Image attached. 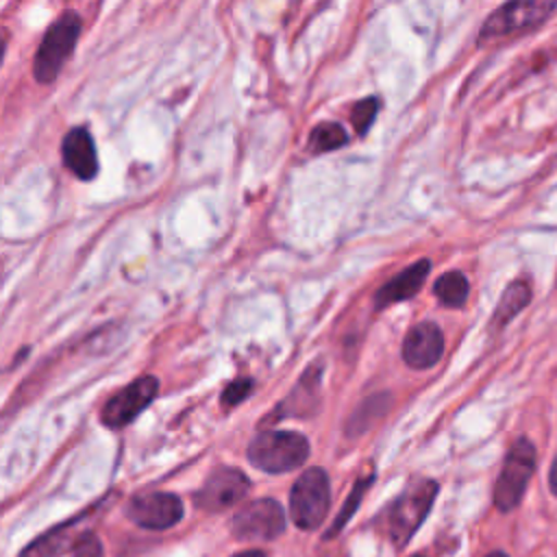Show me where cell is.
Returning a JSON list of instances; mask_svg holds the SVG:
<instances>
[{
  "label": "cell",
  "instance_id": "obj_1",
  "mask_svg": "<svg viewBox=\"0 0 557 557\" xmlns=\"http://www.w3.org/2000/svg\"><path fill=\"white\" fill-rule=\"evenodd\" d=\"M248 461L263 472H289L309 457V442L294 431H261L248 444Z\"/></svg>",
  "mask_w": 557,
  "mask_h": 557
},
{
  "label": "cell",
  "instance_id": "obj_2",
  "mask_svg": "<svg viewBox=\"0 0 557 557\" xmlns=\"http://www.w3.org/2000/svg\"><path fill=\"white\" fill-rule=\"evenodd\" d=\"M81 26L83 22L76 11H63L61 17L48 26L33 59V76L37 83L48 85L59 76L61 67L76 48Z\"/></svg>",
  "mask_w": 557,
  "mask_h": 557
},
{
  "label": "cell",
  "instance_id": "obj_3",
  "mask_svg": "<svg viewBox=\"0 0 557 557\" xmlns=\"http://www.w3.org/2000/svg\"><path fill=\"white\" fill-rule=\"evenodd\" d=\"M331 503L329 476L322 468L305 470L289 492V513L296 527L311 531L322 524Z\"/></svg>",
  "mask_w": 557,
  "mask_h": 557
},
{
  "label": "cell",
  "instance_id": "obj_4",
  "mask_svg": "<svg viewBox=\"0 0 557 557\" xmlns=\"http://www.w3.org/2000/svg\"><path fill=\"white\" fill-rule=\"evenodd\" d=\"M437 494V483L431 479H418L407 485V490L396 498L389 509V535L396 546L409 542L416 529L426 518Z\"/></svg>",
  "mask_w": 557,
  "mask_h": 557
},
{
  "label": "cell",
  "instance_id": "obj_5",
  "mask_svg": "<svg viewBox=\"0 0 557 557\" xmlns=\"http://www.w3.org/2000/svg\"><path fill=\"white\" fill-rule=\"evenodd\" d=\"M535 470V448L529 440L520 437L511 444L503 470L494 485V505L500 511H511L518 507L527 483Z\"/></svg>",
  "mask_w": 557,
  "mask_h": 557
},
{
  "label": "cell",
  "instance_id": "obj_6",
  "mask_svg": "<svg viewBox=\"0 0 557 557\" xmlns=\"http://www.w3.org/2000/svg\"><path fill=\"white\" fill-rule=\"evenodd\" d=\"M557 9L555 2H507L498 7L481 26L479 41H492L540 26Z\"/></svg>",
  "mask_w": 557,
  "mask_h": 557
},
{
  "label": "cell",
  "instance_id": "obj_7",
  "mask_svg": "<svg viewBox=\"0 0 557 557\" xmlns=\"http://www.w3.org/2000/svg\"><path fill=\"white\" fill-rule=\"evenodd\" d=\"M159 381L152 374L137 376L124 389L113 394L100 411V420L109 429H122L131 424L157 396Z\"/></svg>",
  "mask_w": 557,
  "mask_h": 557
},
{
  "label": "cell",
  "instance_id": "obj_8",
  "mask_svg": "<svg viewBox=\"0 0 557 557\" xmlns=\"http://www.w3.org/2000/svg\"><path fill=\"white\" fill-rule=\"evenodd\" d=\"M285 529V513L274 498H259L244 505L233 518V533L244 542L274 540Z\"/></svg>",
  "mask_w": 557,
  "mask_h": 557
},
{
  "label": "cell",
  "instance_id": "obj_9",
  "mask_svg": "<svg viewBox=\"0 0 557 557\" xmlns=\"http://www.w3.org/2000/svg\"><path fill=\"white\" fill-rule=\"evenodd\" d=\"M248 476L237 468H218L207 476L202 487L196 492L194 500L198 509L218 513L239 503L248 494Z\"/></svg>",
  "mask_w": 557,
  "mask_h": 557
},
{
  "label": "cell",
  "instance_id": "obj_10",
  "mask_svg": "<svg viewBox=\"0 0 557 557\" xmlns=\"http://www.w3.org/2000/svg\"><path fill=\"white\" fill-rule=\"evenodd\" d=\"M126 513L141 529L163 531L174 527L183 518V503L176 494L150 492V494L135 496L128 503Z\"/></svg>",
  "mask_w": 557,
  "mask_h": 557
},
{
  "label": "cell",
  "instance_id": "obj_11",
  "mask_svg": "<svg viewBox=\"0 0 557 557\" xmlns=\"http://www.w3.org/2000/svg\"><path fill=\"white\" fill-rule=\"evenodd\" d=\"M444 355V335L435 322L413 324L403 339V359L409 368H433Z\"/></svg>",
  "mask_w": 557,
  "mask_h": 557
},
{
  "label": "cell",
  "instance_id": "obj_12",
  "mask_svg": "<svg viewBox=\"0 0 557 557\" xmlns=\"http://www.w3.org/2000/svg\"><path fill=\"white\" fill-rule=\"evenodd\" d=\"M61 157L65 168L81 181H91L98 174V154L91 133L85 126H74L61 141Z\"/></svg>",
  "mask_w": 557,
  "mask_h": 557
},
{
  "label": "cell",
  "instance_id": "obj_13",
  "mask_svg": "<svg viewBox=\"0 0 557 557\" xmlns=\"http://www.w3.org/2000/svg\"><path fill=\"white\" fill-rule=\"evenodd\" d=\"M431 272V261L429 259H418L411 265H407L403 272H398L392 281H387L383 287L376 289L374 294V307L385 309L389 305L409 300L420 292L424 285V278Z\"/></svg>",
  "mask_w": 557,
  "mask_h": 557
},
{
  "label": "cell",
  "instance_id": "obj_14",
  "mask_svg": "<svg viewBox=\"0 0 557 557\" xmlns=\"http://www.w3.org/2000/svg\"><path fill=\"white\" fill-rule=\"evenodd\" d=\"M320 400V366H309L298 379L296 387L276 407V416H311Z\"/></svg>",
  "mask_w": 557,
  "mask_h": 557
},
{
  "label": "cell",
  "instance_id": "obj_15",
  "mask_svg": "<svg viewBox=\"0 0 557 557\" xmlns=\"http://www.w3.org/2000/svg\"><path fill=\"white\" fill-rule=\"evenodd\" d=\"M531 302V287L527 281H513L505 287L496 309H494V318H492V324L496 329L505 326L511 318H516L527 305Z\"/></svg>",
  "mask_w": 557,
  "mask_h": 557
},
{
  "label": "cell",
  "instance_id": "obj_16",
  "mask_svg": "<svg viewBox=\"0 0 557 557\" xmlns=\"http://www.w3.org/2000/svg\"><path fill=\"white\" fill-rule=\"evenodd\" d=\"M468 292H470L468 278L459 270H450V272L440 274L435 285H433V294L437 296V300L444 307H453V309H459V307L466 305Z\"/></svg>",
  "mask_w": 557,
  "mask_h": 557
},
{
  "label": "cell",
  "instance_id": "obj_17",
  "mask_svg": "<svg viewBox=\"0 0 557 557\" xmlns=\"http://www.w3.org/2000/svg\"><path fill=\"white\" fill-rule=\"evenodd\" d=\"M72 524L74 522H67L63 527L48 531L46 535H41L33 544H28L26 550L22 553V557H59L61 553H65L70 548V544L74 540Z\"/></svg>",
  "mask_w": 557,
  "mask_h": 557
},
{
  "label": "cell",
  "instance_id": "obj_18",
  "mask_svg": "<svg viewBox=\"0 0 557 557\" xmlns=\"http://www.w3.org/2000/svg\"><path fill=\"white\" fill-rule=\"evenodd\" d=\"M348 144V133L337 122H322L309 135V150L320 154L329 150H337Z\"/></svg>",
  "mask_w": 557,
  "mask_h": 557
},
{
  "label": "cell",
  "instance_id": "obj_19",
  "mask_svg": "<svg viewBox=\"0 0 557 557\" xmlns=\"http://www.w3.org/2000/svg\"><path fill=\"white\" fill-rule=\"evenodd\" d=\"M370 483H372V474H370V476H363V479H359V481L355 483V487H352V492H350L348 500L344 503V507H342L339 516L335 518V524L331 527V531H329V535H326V537L337 535V533H339V529L350 520V516L355 513V509H357V505L361 503V496H363V492L368 490V485H370Z\"/></svg>",
  "mask_w": 557,
  "mask_h": 557
},
{
  "label": "cell",
  "instance_id": "obj_20",
  "mask_svg": "<svg viewBox=\"0 0 557 557\" xmlns=\"http://www.w3.org/2000/svg\"><path fill=\"white\" fill-rule=\"evenodd\" d=\"M379 113V98L376 96H370V98H363L359 102H355L352 111H350V120H352V126L359 135H366L370 124L374 122Z\"/></svg>",
  "mask_w": 557,
  "mask_h": 557
},
{
  "label": "cell",
  "instance_id": "obj_21",
  "mask_svg": "<svg viewBox=\"0 0 557 557\" xmlns=\"http://www.w3.org/2000/svg\"><path fill=\"white\" fill-rule=\"evenodd\" d=\"M252 387H255V381H252L250 376H239V379L231 381V383L222 389L220 400H222L224 407H235V405H239L244 398L250 396Z\"/></svg>",
  "mask_w": 557,
  "mask_h": 557
},
{
  "label": "cell",
  "instance_id": "obj_22",
  "mask_svg": "<svg viewBox=\"0 0 557 557\" xmlns=\"http://www.w3.org/2000/svg\"><path fill=\"white\" fill-rule=\"evenodd\" d=\"M74 557H100V544L91 533L81 535L74 542Z\"/></svg>",
  "mask_w": 557,
  "mask_h": 557
},
{
  "label": "cell",
  "instance_id": "obj_23",
  "mask_svg": "<svg viewBox=\"0 0 557 557\" xmlns=\"http://www.w3.org/2000/svg\"><path fill=\"white\" fill-rule=\"evenodd\" d=\"M548 485H550V492L557 496V457L550 466V474H548Z\"/></svg>",
  "mask_w": 557,
  "mask_h": 557
},
{
  "label": "cell",
  "instance_id": "obj_24",
  "mask_svg": "<svg viewBox=\"0 0 557 557\" xmlns=\"http://www.w3.org/2000/svg\"><path fill=\"white\" fill-rule=\"evenodd\" d=\"M235 557H265L261 550H246V553H239Z\"/></svg>",
  "mask_w": 557,
  "mask_h": 557
},
{
  "label": "cell",
  "instance_id": "obj_25",
  "mask_svg": "<svg viewBox=\"0 0 557 557\" xmlns=\"http://www.w3.org/2000/svg\"><path fill=\"white\" fill-rule=\"evenodd\" d=\"M485 557H507V555L500 553V550H496V553H490V555H485Z\"/></svg>",
  "mask_w": 557,
  "mask_h": 557
}]
</instances>
